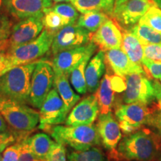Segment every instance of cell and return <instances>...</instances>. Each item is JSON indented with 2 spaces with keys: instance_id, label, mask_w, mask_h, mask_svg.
Wrapping results in <instances>:
<instances>
[{
  "instance_id": "obj_1",
  "label": "cell",
  "mask_w": 161,
  "mask_h": 161,
  "mask_svg": "<svg viewBox=\"0 0 161 161\" xmlns=\"http://www.w3.org/2000/svg\"><path fill=\"white\" fill-rule=\"evenodd\" d=\"M39 128L49 133L58 143L69 146L74 150H87L101 143L97 128L94 124L75 126L40 125Z\"/></svg>"
},
{
  "instance_id": "obj_2",
  "label": "cell",
  "mask_w": 161,
  "mask_h": 161,
  "mask_svg": "<svg viewBox=\"0 0 161 161\" xmlns=\"http://www.w3.org/2000/svg\"><path fill=\"white\" fill-rule=\"evenodd\" d=\"M117 152L127 161H153L160 152V140L149 130H138L120 140Z\"/></svg>"
},
{
  "instance_id": "obj_3",
  "label": "cell",
  "mask_w": 161,
  "mask_h": 161,
  "mask_svg": "<svg viewBox=\"0 0 161 161\" xmlns=\"http://www.w3.org/2000/svg\"><path fill=\"white\" fill-rule=\"evenodd\" d=\"M38 61L17 66L0 77V98L30 104L31 76Z\"/></svg>"
},
{
  "instance_id": "obj_4",
  "label": "cell",
  "mask_w": 161,
  "mask_h": 161,
  "mask_svg": "<svg viewBox=\"0 0 161 161\" xmlns=\"http://www.w3.org/2000/svg\"><path fill=\"white\" fill-rule=\"evenodd\" d=\"M0 113L10 128L17 133L35 129L40 122V112L28 104L0 98Z\"/></svg>"
},
{
  "instance_id": "obj_5",
  "label": "cell",
  "mask_w": 161,
  "mask_h": 161,
  "mask_svg": "<svg viewBox=\"0 0 161 161\" xmlns=\"http://www.w3.org/2000/svg\"><path fill=\"white\" fill-rule=\"evenodd\" d=\"M55 35L54 33L44 29L35 40L9 49L7 60L11 69L17 66L39 61L37 60L51 50Z\"/></svg>"
},
{
  "instance_id": "obj_6",
  "label": "cell",
  "mask_w": 161,
  "mask_h": 161,
  "mask_svg": "<svg viewBox=\"0 0 161 161\" xmlns=\"http://www.w3.org/2000/svg\"><path fill=\"white\" fill-rule=\"evenodd\" d=\"M115 115L122 133L125 135L140 130L142 125L152 122L150 108L140 103L119 104L116 107Z\"/></svg>"
},
{
  "instance_id": "obj_7",
  "label": "cell",
  "mask_w": 161,
  "mask_h": 161,
  "mask_svg": "<svg viewBox=\"0 0 161 161\" xmlns=\"http://www.w3.org/2000/svg\"><path fill=\"white\" fill-rule=\"evenodd\" d=\"M55 71L52 63L39 60L31 76L30 105L40 109L54 86Z\"/></svg>"
},
{
  "instance_id": "obj_8",
  "label": "cell",
  "mask_w": 161,
  "mask_h": 161,
  "mask_svg": "<svg viewBox=\"0 0 161 161\" xmlns=\"http://www.w3.org/2000/svg\"><path fill=\"white\" fill-rule=\"evenodd\" d=\"M126 89L122 96L125 104L140 103L148 106L156 100L153 82L146 73H132L126 75Z\"/></svg>"
},
{
  "instance_id": "obj_9",
  "label": "cell",
  "mask_w": 161,
  "mask_h": 161,
  "mask_svg": "<svg viewBox=\"0 0 161 161\" xmlns=\"http://www.w3.org/2000/svg\"><path fill=\"white\" fill-rule=\"evenodd\" d=\"M91 34L76 23L64 26L54 37L51 47L52 55L54 56L64 50L88 44L90 42Z\"/></svg>"
},
{
  "instance_id": "obj_10",
  "label": "cell",
  "mask_w": 161,
  "mask_h": 161,
  "mask_svg": "<svg viewBox=\"0 0 161 161\" xmlns=\"http://www.w3.org/2000/svg\"><path fill=\"white\" fill-rule=\"evenodd\" d=\"M43 13L20 19L14 24L10 35V49L37 38L44 29Z\"/></svg>"
},
{
  "instance_id": "obj_11",
  "label": "cell",
  "mask_w": 161,
  "mask_h": 161,
  "mask_svg": "<svg viewBox=\"0 0 161 161\" xmlns=\"http://www.w3.org/2000/svg\"><path fill=\"white\" fill-rule=\"evenodd\" d=\"M98 46L95 43L90 42L88 44L73 49H66L53 56L52 65L55 73H64L69 75L78 64L86 57L93 55Z\"/></svg>"
},
{
  "instance_id": "obj_12",
  "label": "cell",
  "mask_w": 161,
  "mask_h": 161,
  "mask_svg": "<svg viewBox=\"0 0 161 161\" xmlns=\"http://www.w3.org/2000/svg\"><path fill=\"white\" fill-rule=\"evenodd\" d=\"M69 114V110L54 87L40 108V125H56L65 123Z\"/></svg>"
},
{
  "instance_id": "obj_13",
  "label": "cell",
  "mask_w": 161,
  "mask_h": 161,
  "mask_svg": "<svg viewBox=\"0 0 161 161\" xmlns=\"http://www.w3.org/2000/svg\"><path fill=\"white\" fill-rule=\"evenodd\" d=\"M154 5L153 0H128L114 7L111 17L123 26L134 25Z\"/></svg>"
},
{
  "instance_id": "obj_14",
  "label": "cell",
  "mask_w": 161,
  "mask_h": 161,
  "mask_svg": "<svg viewBox=\"0 0 161 161\" xmlns=\"http://www.w3.org/2000/svg\"><path fill=\"white\" fill-rule=\"evenodd\" d=\"M99 112L98 99L95 94L86 96L73 107L66 118V125H83L93 124Z\"/></svg>"
},
{
  "instance_id": "obj_15",
  "label": "cell",
  "mask_w": 161,
  "mask_h": 161,
  "mask_svg": "<svg viewBox=\"0 0 161 161\" xmlns=\"http://www.w3.org/2000/svg\"><path fill=\"white\" fill-rule=\"evenodd\" d=\"M7 13L17 20L44 13L53 5L52 0H3Z\"/></svg>"
},
{
  "instance_id": "obj_16",
  "label": "cell",
  "mask_w": 161,
  "mask_h": 161,
  "mask_svg": "<svg viewBox=\"0 0 161 161\" xmlns=\"http://www.w3.org/2000/svg\"><path fill=\"white\" fill-rule=\"evenodd\" d=\"M96 125L104 148L109 152H114L122 140V130L112 113L100 114Z\"/></svg>"
},
{
  "instance_id": "obj_17",
  "label": "cell",
  "mask_w": 161,
  "mask_h": 161,
  "mask_svg": "<svg viewBox=\"0 0 161 161\" xmlns=\"http://www.w3.org/2000/svg\"><path fill=\"white\" fill-rule=\"evenodd\" d=\"M90 42L95 43L103 51L120 49L122 33L116 22L108 19L97 31L91 34Z\"/></svg>"
},
{
  "instance_id": "obj_18",
  "label": "cell",
  "mask_w": 161,
  "mask_h": 161,
  "mask_svg": "<svg viewBox=\"0 0 161 161\" xmlns=\"http://www.w3.org/2000/svg\"><path fill=\"white\" fill-rule=\"evenodd\" d=\"M105 62L115 75L122 77L132 73H146L142 65L131 61L122 49H114L104 51Z\"/></svg>"
},
{
  "instance_id": "obj_19",
  "label": "cell",
  "mask_w": 161,
  "mask_h": 161,
  "mask_svg": "<svg viewBox=\"0 0 161 161\" xmlns=\"http://www.w3.org/2000/svg\"><path fill=\"white\" fill-rule=\"evenodd\" d=\"M105 54L103 50H100L90 58L85 69L87 92L95 93L97 90L105 72Z\"/></svg>"
},
{
  "instance_id": "obj_20",
  "label": "cell",
  "mask_w": 161,
  "mask_h": 161,
  "mask_svg": "<svg viewBox=\"0 0 161 161\" xmlns=\"http://www.w3.org/2000/svg\"><path fill=\"white\" fill-rule=\"evenodd\" d=\"M68 78H69V75L55 72L54 86L63 99L66 108L70 111L78 103V101H80V97L72 90Z\"/></svg>"
},
{
  "instance_id": "obj_21",
  "label": "cell",
  "mask_w": 161,
  "mask_h": 161,
  "mask_svg": "<svg viewBox=\"0 0 161 161\" xmlns=\"http://www.w3.org/2000/svg\"><path fill=\"white\" fill-rule=\"evenodd\" d=\"M27 142L35 158L40 160H45L57 142L43 133H38L28 136Z\"/></svg>"
},
{
  "instance_id": "obj_22",
  "label": "cell",
  "mask_w": 161,
  "mask_h": 161,
  "mask_svg": "<svg viewBox=\"0 0 161 161\" xmlns=\"http://www.w3.org/2000/svg\"><path fill=\"white\" fill-rule=\"evenodd\" d=\"M121 48L131 61L139 65H142V59L145 56L143 46L138 38L130 30L122 32Z\"/></svg>"
},
{
  "instance_id": "obj_23",
  "label": "cell",
  "mask_w": 161,
  "mask_h": 161,
  "mask_svg": "<svg viewBox=\"0 0 161 161\" xmlns=\"http://www.w3.org/2000/svg\"><path fill=\"white\" fill-rule=\"evenodd\" d=\"M98 99L100 114L111 112L114 103V91L110 84V75L105 74L101 80L100 85L94 93Z\"/></svg>"
},
{
  "instance_id": "obj_24",
  "label": "cell",
  "mask_w": 161,
  "mask_h": 161,
  "mask_svg": "<svg viewBox=\"0 0 161 161\" xmlns=\"http://www.w3.org/2000/svg\"><path fill=\"white\" fill-rule=\"evenodd\" d=\"M93 55L90 54L86 55L73 69L70 72L69 78L70 83L73 86L74 90L80 95H84L87 92L86 78H85V69L87 66L88 62Z\"/></svg>"
},
{
  "instance_id": "obj_25",
  "label": "cell",
  "mask_w": 161,
  "mask_h": 161,
  "mask_svg": "<svg viewBox=\"0 0 161 161\" xmlns=\"http://www.w3.org/2000/svg\"><path fill=\"white\" fill-rule=\"evenodd\" d=\"M109 19L108 14L104 11H91L80 14L76 23L90 33H94Z\"/></svg>"
},
{
  "instance_id": "obj_26",
  "label": "cell",
  "mask_w": 161,
  "mask_h": 161,
  "mask_svg": "<svg viewBox=\"0 0 161 161\" xmlns=\"http://www.w3.org/2000/svg\"><path fill=\"white\" fill-rule=\"evenodd\" d=\"M130 31L138 38L142 46L161 43V34L145 24L138 23Z\"/></svg>"
},
{
  "instance_id": "obj_27",
  "label": "cell",
  "mask_w": 161,
  "mask_h": 161,
  "mask_svg": "<svg viewBox=\"0 0 161 161\" xmlns=\"http://www.w3.org/2000/svg\"><path fill=\"white\" fill-rule=\"evenodd\" d=\"M67 161H108L100 148L94 146L84 151L73 150L67 152Z\"/></svg>"
},
{
  "instance_id": "obj_28",
  "label": "cell",
  "mask_w": 161,
  "mask_h": 161,
  "mask_svg": "<svg viewBox=\"0 0 161 161\" xmlns=\"http://www.w3.org/2000/svg\"><path fill=\"white\" fill-rule=\"evenodd\" d=\"M44 29L52 32L55 35L58 31L63 29L64 26L69 25L66 20L60 14L52 11L51 8L46 9L43 18Z\"/></svg>"
},
{
  "instance_id": "obj_29",
  "label": "cell",
  "mask_w": 161,
  "mask_h": 161,
  "mask_svg": "<svg viewBox=\"0 0 161 161\" xmlns=\"http://www.w3.org/2000/svg\"><path fill=\"white\" fill-rule=\"evenodd\" d=\"M70 3L80 14L104 11L108 14V8L105 0H71Z\"/></svg>"
},
{
  "instance_id": "obj_30",
  "label": "cell",
  "mask_w": 161,
  "mask_h": 161,
  "mask_svg": "<svg viewBox=\"0 0 161 161\" xmlns=\"http://www.w3.org/2000/svg\"><path fill=\"white\" fill-rule=\"evenodd\" d=\"M51 9L66 20L69 24L75 23L79 17V12L71 3H55Z\"/></svg>"
},
{
  "instance_id": "obj_31",
  "label": "cell",
  "mask_w": 161,
  "mask_h": 161,
  "mask_svg": "<svg viewBox=\"0 0 161 161\" xmlns=\"http://www.w3.org/2000/svg\"><path fill=\"white\" fill-rule=\"evenodd\" d=\"M139 23L148 25L161 34V8L156 5H153L141 18Z\"/></svg>"
},
{
  "instance_id": "obj_32",
  "label": "cell",
  "mask_w": 161,
  "mask_h": 161,
  "mask_svg": "<svg viewBox=\"0 0 161 161\" xmlns=\"http://www.w3.org/2000/svg\"><path fill=\"white\" fill-rule=\"evenodd\" d=\"M28 136H23L20 137L17 142L8 146L3 152L2 161H18L21 153L22 146H23V139Z\"/></svg>"
},
{
  "instance_id": "obj_33",
  "label": "cell",
  "mask_w": 161,
  "mask_h": 161,
  "mask_svg": "<svg viewBox=\"0 0 161 161\" xmlns=\"http://www.w3.org/2000/svg\"><path fill=\"white\" fill-rule=\"evenodd\" d=\"M28 133H17L11 129L6 132H0V149L3 152L8 146L14 143L20 137L28 134Z\"/></svg>"
},
{
  "instance_id": "obj_34",
  "label": "cell",
  "mask_w": 161,
  "mask_h": 161,
  "mask_svg": "<svg viewBox=\"0 0 161 161\" xmlns=\"http://www.w3.org/2000/svg\"><path fill=\"white\" fill-rule=\"evenodd\" d=\"M13 25V20L8 14L0 11V39H8Z\"/></svg>"
},
{
  "instance_id": "obj_35",
  "label": "cell",
  "mask_w": 161,
  "mask_h": 161,
  "mask_svg": "<svg viewBox=\"0 0 161 161\" xmlns=\"http://www.w3.org/2000/svg\"><path fill=\"white\" fill-rule=\"evenodd\" d=\"M45 161H67V152L65 146L57 142Z\"/></svg>"
},
{
  "instance_id": "obj_36",
  "label": "cell",
  "mask_w": 161,
  "mask_h": 161,
  "mask_svg": "<svg viewBox=\"0 0 161 161\" xmlns=\"http://www.w3.org/2000/svg\"><path fill=\"white\" fill-rule=\"evenodd\" d=\"M142 65L148 70L153 78L155 79H160L161 78V62L154 61L144 56L142 61Z\"/></svg>"
},
{
  "instance_id": "obj_37",
  "label": "cell",
  "mask_w": 161,
  "mask_h": 161,
  "mask_svg": "<svg viewBox=\"0 0 161 161\" xmlns=\"http://www.w3.org/2000/svg\"><path fill=\"white\" fill-rule=\"evenodd\" d=\"M145 57L154 61L161 62V43L143 45Z\"/></svg>"
},
{
  "instance_id": "obj_38",
  "label": "cell",
  "mask_w": 161,
  "mask_h": 161,
  "mask_svg": "<svg viewBox=\"0 0 161 161\" xmlns=\"http://www.w3.org/2000/svg\"><path fill=\"white\" fill-rule=\"evenodd\" d=\"M27 136L23 139V146H22L21 153H20L19 158L18 161H37L38 159L35 158L34 154L32 153L29 143L27 142Z\"/></svg>"
},
{
  "instance_id": "obj_39",
  "label": "cell",
  "mask_w": 161,
  "mask_h": 161,
  "mask_svg": "<svg viewBox=\"0 0 161 161\" xmlns=\"http://www.w3.org/2000/svg\"><path fill=\"white\" fill-rule=\"evenodd\" d=\"M110 84L114 92H121L125 91L126 89L125 78L119 76L117 75H110Z\"/></svg>"
},
{
  "instance_id": "obj_40",
  "label": "cell",
  "mask_w": 161,
  "mask_h": 161,
  "mask_svg": "<svg viewBox=\"0 0 161 161\" xmlns=\"http://www.w3.org/2000/svg\"><path fill=\"white\" fill-rule=\"evenodd\" d=\"M10 49V40L8 39H0V61L7 58V54Z\"/></svg>"
},
{
  "instance_id": "obj_41",
  "label": "cell",
  "mask_w": 161,
  "mask_h": 161,
  "mask_svg": "<svg viewBox=\"0 0 161 161\" xmlns=\"http://www.w3.org/2000/svg\"><path fill=\"white\" fill-rule=\"evenodd\" d=\"M153 85H154V94H155V98L157 102H158L159 107L161 111V84L158 80H154L153 81Z\"/></svg>"
},
{
  "instance_id": "obj_42",
  "label": "cell",
  "mask_w": 161,
  "mask_h": 161,
  "mask_svg": "<svg viewBox=\"0 0 161 161\" xmlns=\"http://www.w3.org/2000/svg\"><path fill=\"white\" fill-rule=\"evenodd\" d=\"M11 69V68L9 65V63L8 61L7 58H6L5 60L0 61V77L3 75H4L5 72L9 71Z\"/></svg>"
},
{
  "instance_id": "obj_43",
  "label": "cell",
  "mask_w": 161,
  "mask_h": 161,
  "mask_svg": "<svg viewBox=\"0 0 161 161\" xmlns=\"http://www.w3.org/2000/svg\"><path fill=\"white\" fill-rule=\"evenodd\" d=\"M10 130H11V128H9L8 125L0 113V132H6Z\"/></svg>"
},
{
  "instance_id": "obj_44",
  "label": "cell",
  "mask_w": 161,
  "mask_h": 161,
  "mask_svg": "<svg viewBox=\"0 0 161 161\" xmlns=\"http://www.w3.org/2000/svg\"><path fill=\"white\" fill-rule=\"evenodd\" d=\"M105 1L108 8V14L112 16L114 9V5H115V0H105Z\"/></svg>"
},
{
  "instance_id": "obj_45",
  "label": "cell",
  "mask_w": 161,
  "mask_h": 161,
  "mask_svg": "<svg viewBox=\"0 0 161 161\" xmlns=\"http://www.w3.org/2000/svg\"><path fill=\"white\" fill-rule=\"evenodd\" d=\"M128 1V0H115V5H114V7H116V6H118L121 5V4L124 3L125 2Z\"/></svg>"
},
{
  "instance_id": "obj_46",
  "label": "cell",
  "mask_w": 161,
  "mask_h": 161,
  "mask_svg": "<svg viewBox=\"0 0 161 161\" xmlns=\"http://www.w3.org/2000/svg\"><path fill=\"white\" fill-rule=\"evenodd\" d=\"M54 3H69L71 0H52Z\"/></svg>"
},
{
  "instance_id": "obj_47",
  "label": "cell",
  "mask_w": 161,
  "mask_h": 161,
  "mask_svg": "<svg viewBox=\"0 0 161 161\" xmlns=\"http://www.w3.org/2000/svg\"><path fill=\"white\" fill-rule=\"evenodd\" d=\"M153 2L155 3L157 6H158L160 8H161V0H153Z\"/></svg>"
},
{
  "instance_id": "obj_48",
  "label": "cell",
  "mask_w": 161,
  "mask_h": 161,
  "mask_svg": "<svg viewBox=\"0 0 161 161\" xmlns=\"http://www.w3.org/2000/svg\"><path fill=\"white\" fill-rule=\"evenodd\" d=\"M2 153H3V151L0 149V161H2V158H3V155H2Z\"/></svg>"
},
{
  "instance_id": "obj_49",
  "label": "cell",
  "mask_w": 161,
  "mask_h": 161,
  "mask_svg": "<svg viewBox=\"0 0 161 161\" xmlns=\"http://www.w3.org/2000/svg\"><path fill=\"white\" fill-rule=\"evenodd\" d=\"M160 129H161V114H160Z\"/></svg>"
},
{
  "instance_id": "obj_50",
  "label": "cell",
  "mask_w": 161,
  "mask_h": 161,
  "mask_svg": "<svg viewBox=\"0 0 161 161\" xmlns=\"http://www.w3.org/2000/svg\"><path fill=\"white\" fill-rule=\"evenodd\" d=\"M3 0H0V6L3 5Z\"/></svg>"
},
{
  "instance_id": "obj_51",
  "label": "cell",
  "mask_w": 161,
  "mask_h": 161,
  "mask_svg": "<svg viewBox=\"0 0 161 161\" xmlns=\"http://www.w3.org/2000/svg\"><path fill=\"white\" fill-rule=\"evenodd\" d=\"M37 161H45V160H37Z\"/></svg>"
},
{
  "instance_id": "obj_52",
  "label": "cell",
  "mask_w": 161,
  "mask_h": 161,
  "mask_svg": "<svg viewBox=\"0 0 161 161\" xmlns=\"http://www.w3.org/2000/svg\"><path fill=\"white\" fill-rule=\"evenodd\" d=\"M160 161H161V154H160Z\"/></svg>"
},
{
  "instance_id": "obj_53",
  "label": "cell",
  "mask_w": 161,
  "mask_h": 161,
  "mask_svg": "<svg viewBox=\"0 0 161 161\" xmlns=\"http://www.w3.org/2000/svg\"><path fill=\"white\" fill-rule=\"evenodd\" d=\"M160 82H161V78H160Z\"/></svg>"
}]
</instances>
